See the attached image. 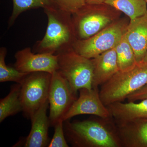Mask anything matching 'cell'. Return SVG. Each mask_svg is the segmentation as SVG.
Masks as SVG:
<instances>
[{
    "instance_id": "14",
    "label": "cell",
    "mask_w": 147,
    "mask_h": 147,
    "mask_svg": "<svg viewBox=\"0 0 147 147\" xmlns=\"http://www.w3.org/2000/svg\"><path fill=\"white\" fill-rule=\"evenodd\" d=\"M92 59L93 65L92 88L102 86L119 71L115 47Z\"/></svg>"
},
{
    "instance_id": "12",
    "label": "cell",
    "mask_w": 147,
    "mask_h": 147,
    "mask_svg": "<svg viewBox=\"0 0 147 147\" xmlns=\"http://www.w3.org/2000/svg\"><path fill=\"white\" fill-rule=\"evenodd\" d=\"M49 107L48 100L39 108L31 121L30 131L24 142L25 147H48L50 143L48 129L50 126L49 117L47 115Z\"/></svg>"
},
{
    "instance_id": "4",
    "label": "cell",
    "mask_w": 147,
    "mask_h": 147,
    "mask_svg": "<svg viewBox=\"0 0 147 147\" xmlns=\"http://www.w3.org/2000/svg\"><path fill=\"white\" fill-rule=\"evenodd\" d=\"M58 71L76 93L82 88H92L93 65L92 59L76 53L71 48L57 55Z\"/></svg>"
},
{
    "instance_id": "26",
    "label": "cell",
    "mask_w": 147,
    "mask_h": 147,
    "mask_svg": "<svg viewBox=\"0 0 147 147\" xmlns=\"http://www.w3.org/2000/svg\"><path fill=\"white\" fill-rule=\"evenodd\" d=\"M145 1L146 2V3H147V0H145Z\"/></svg>"
},
{
    "instance_id": "8",
    "label": "cell",
    "mask_w": 147,
    "mask_h": 147,
    "mask_svg": "<svg viewBox=\"0 0 147 147\" xmlns=\"http://www.w3.org/2000/svg\"><path fill=\"white\" fill-rule=\"evenodd\" d=\"M77 98V93L59 71L52 74L48 98L51 126L63 120Z\"/></svg>"
},
{
    "instance_id": "3",
    "label": "cell",
    "mask_w": 147,
    "mask_h": 147,
    "mask_svg": "<svg viewBox=\"0 0 147 147\" xmlns=\"http://www.w3.org/2000/svg\"><path fill=\"white\" fill-rule=\"evenodd\" d=\"M147 84V63H137L127 71H119L101 86L99 91L100 99L106 106L122 102Z\"/></svg>"
},
{
    "instance_id": "1",
    "label": "cell",
    "mask_w": 147,
    "mask_h": 147,
    "mask_svg": "<svg viewBox=\"0 0 147 147\" xmlns=\"http://www.w3.org/2000/svg\"><path fill=\"white\" fill-rule=\"evenodd\" d=\"M64 127L67 140L74 147H121L115 121L112 117L68 121Z\"/></svg>"
},
{
    "instance_id": "21",
    "label": "cell",
    "mask_w": 147,
    "mask_h": 147,
    "mask_svg": "<svg viewBox=\"0 0 147 147\" xmlns=\"http://www.w3.org/2000/svg\"><path fill=\"white\" fill-rule=\"evenodd\" d=\"M63 122V120H61L54 125L55 133L48 147H69L65 135Z\"/></svg>"
},
{
    "instance_id": "20",
    "label": "cell",
    "mask_w": 147,
    "mask_h": 147,
    "mask_svg": "<svg viewBox=\"0 0 147 147\" xmlns=\"http://www.w3.org/2000/svg\"><path fill=\"white\" fill-rule=\"evenodd\" d=\"M7 50L5 47L0 48V82H12L16 84H22L29 73L18 71L14 66L7 65L5 63V57Z\"/></svg>"
},
{
    "instance_id": "10",
    "label": "cell",
    "mask_w": 147,
    "mask_h": 147,
    "mask_svg": "<svg viewBox=\"0 0 147 147\" xmlns=\"http://www.w3.org/2000/svg\"><path fill=\"white\" fill-rule=\"evenodd\" d=\"M79 91V96L64 116V122L81 115H92L103 118L112 117L107 106L100 99L98 88H82Z\"/></svg>"
},
{
    "instance_id": "22",
    "label": "cell",
    "mask_w": 147,
    "mask_h": 147,
    "mask_svg": "<svg viewBox=\"0 0 147 147\" xmlns=\"http://www.w3.org/2000/svg\"><path fill=\"white\" fill-rule=\"evenodd\" d=\"M57 7L71 13H76L86 5V0H54Z\"/></svg>"
},
{
    "instance_id": "5",
    "label": "cell",
    "mask_w": 147,
    "mask_h": 147,
    "mask_svg": "<svg viewBox=\"0 0 147 147\" xmlns=\"http://www.w3.org/2000/svg\"><path fill=\"white\" fill-rule=\"evenodd\" d=\"M52 74L45 72L29 73L21 84L20 99L24 116L31 119L48 100Z\"/></svg>"
},
{
    "instance_id": "7",
    "label": "cell",
    "mask_w": 147,
    "mask_h": 147,
    "mask_svg": "<svg viewBox=\"0 0 147 147\" xmlns=\"http://www.w3.org/2000/svg\"><path fill=\"white\" fill-rule=\"evenodd\" d=\"M125 32L120 24H112L89 38L77 40L72 48L85 57L93 59L115 47Z\"/></svg>"
},
{
    "instance_id": "25",
    "label": "cell",
    "mask_w": 147,
    "mask_h": 147,
    "mask_svg": "<svg viewBox=\"0 0 147 147\" xmlns=\"http://www.w3.org/2000/svg\"><path fill=\"white\" fill-rule=\"evenodd\" d=\"M142 62L144 63H147V51L146 54H145Z\"/></svg>"
},
{
    "instance_id": "13",
    "label": "cell",
    "mask_w": 147,
    "mask_h": 147,
    "mask_svg": "<svg viewBox=\"0 0 147 147\" xmlns=\"http://www.w3.org/2000/svg\"><path fill=\"white\" fill-rule=\"evenodd\" d=\"M125 34L134 50L137 63H142L147 51V12L130 20Z\"/></svg>"
},
{
    "instance_id": "2",
    "label": "cell",
    "mask_w": 147,
    "mask_h": 147,
    "mask_svg": "<svg viewBox=\"0 0 147 147\" xmlns=\"http://www.w3.org/2000/svg\"><path fill=\"white\" fill-rule=\"evenodd\" d=\"M48 23L42 39L36 41L32 51L57 55L72 48L77 40L71 13L58 7L43 9Z\"/></svg>"
},
{
    "instance_id": "19",
    "label": "cell",
    "mask_w": 147,
    "mask_h": 147,
    "mask_svg": "<svg viewBox=\"0 0 147 147\" xmlns=\"http://www.w3.org/2000/svg\"><path fill=\"white\" fill-rule=\"evenodd\" d=\"M115 48L119 71H127L137 64L134 50L127 39L125 33Z\"/></svg>"
},
{
    "instance_id": "15",
    "label": "cell",
    "mask_w": 147,
    "mask_h": 147,
    "mask_svg": "<svg viewBox=\"0 0 147 147\" xmlns=\"http://www.w3.org/2000/svg\"><path fill=\"white\" fill-rule=\"evenodd\" d=\"M116 123L139 118H147V98L140 102H116L107 106Z\"/></svg>"
},
{
    "instance_id": "6",
    "label": "cell",
    "mask_w": 147,
    "mask_h": 147,
    "mask_svg": "<svg viewBox=\"0 0 147 147\" xmlns=\"http://www.w3.org/2000/svg\"><path fill=\"white\" fill-rule=\"evenodd\" d=\"M107 5L86 4L72 14V21L77 40L89 38L109 26L112 18L105 13Z\"/></svg>"
},
{
    "instance_id": "11",
    "label": "cell",
    "mask_w": 147,
    "mask_h": 147,
    "mask_svg": "<svg viewBox=\"0 0 147 147\" xmlns=\"http://www.w3.org/2000/svg\"><path fill=\"white\" fill-rule=\"evenodd\" d=\"M116 124L122 147H147V118Z\"/></svg>"
},
{
    "instance_id": "23",
    "label": "cell",
    "mask_w": 147,
    "mask_h": 147,
    "mask_svg": "<svg viewBox=\"0 0 147 147\" xmlns=\"http://www.w3.org/2000/svg\"><path fill=\"white\" fill-rule=\"evenodd\" d=\"M147 98V84L141 89L127 96L128 102H135Z\"/></svg>"
},
{
    "instance_id": "17",
    "label": "cell",
    "mask_w": 147,
    "mask_h": 147,
    "mask_svg": "<svg viewBox=\"0 0 147 147\" xmlns=\"http://www.w3.org/2000/svg\"><path fill=\"white\" fill-rule=\"evenodd\" d=\"M104 3L123 12L130 20L143 16L147 12L145 0H105Z\"/></svg>"
},
{
    "instance_id": "16",
    "label": "cell",
    "mask_w": 147,
    "mask_h": 147,
    "mask_svg": "<svg viewBox=\"0 0 147 147\" xmlns=\"http://www.w3.org/2000/svg\"><path fill=\"white\" fill-rule=\"evenodd\" d=\"M21 85L17 84L11 88L10 92L6 97L0 100V122L6 118L22 112L20 99Z\"/></svg>"
},
{
    "instance_id": "9",
    "label": "cell",
    "mask_w": 147,
    "mask_h": 147,
    "mask_svg": "<svg viewBox=\"0 0 147 147\" xmlns=\"http://www.w3.org/2000/svg\"><path fill=\"white\" fill-rule=\"evenodd\" d=\"M13 66L20 72H48L52 74L59 69L57 55L34 53L30 47L18 50L14 55Z\"/></svg>"
},
{
    "instance_id": "24",
    "label": "cell",
    "mask_w": 147,
    "mask_h": 147,
    "mask_svg": "<svg viewBox=\"0 0 147 147\" xmlns=\"http://www.w3.org/2000/svg\"><path fill=\"white\" fill-rule=\"evenodd\" d=\"M105 0H86V3L89 5H100L104 3Z\"/></svg>"
},
{
    "instance_id": "18",
    "label": "cell",
    "mask_w": 147,
    "mask_h": 147,
    "mask_svg": "<svg viewBox=\"0 0 147 147\" xmlns=\"http://www.w3.org/2000/svg\"><path fill=\"white\" fill-rule=\"evenodd\" d=\"M13 8L11 15L8 19V28L14 24L16 19L21 13L38 8L57 7L54 0H12Z\"/></svg>"
}]
</instances>
